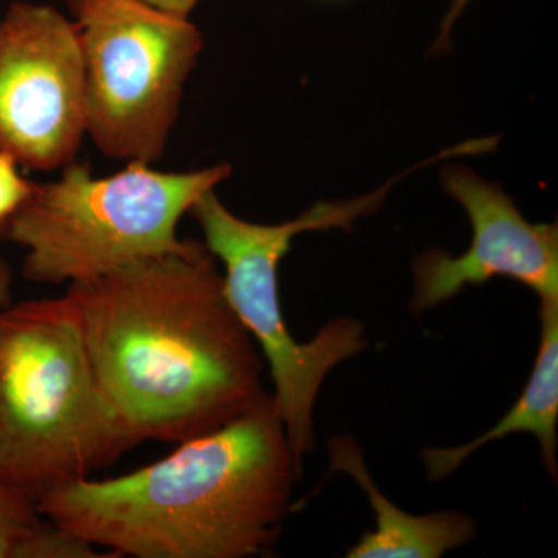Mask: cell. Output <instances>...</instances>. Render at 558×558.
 <instances>
[{"instance_id":"obj_13","label":"cell","mask_w":558,"mask_h":558,"mask_svg":"<svg viewBox=\"0 0 558 558\" xmlns=\"http://www.w3.org/2000/svg\"><path fill=\"white\" fill-rule=\"evenodd\" d=\"M470 0H453L449 13H447L446 20L440 25L439 38L436 40V50H442V47L449 43L451 28H453L454 22L459 20L464 10L468 9Z\"/></svg>"},{"instance_id":"obj_12","label":"cell","mask_w":558,"mask_h":558,"mask_svg":"<svg viewBox=\"0 0 558 558\" xmlns=\"http://www.w3.org/2000/svg\"><path fill=\"white\" fill-rule=\"evenodd\" d=\"M13 154L0 149V234L31 197L35 182L25 179Z\"/></svg>"},{"instance_id":"obj_9","label":"cell","mask_w":558,"mask_h":558,"mask_svg":"<svg viewBox=\"0 0 558 558\" xmlns=\"http://www.w3.org/2000/svg\"><path fill=\"white\" fill-rule=\"evenodd\" d=\"M329 473L343 472L362 488L376 529L365 532L348 558H440L476 537L475 521L453 510L411 515L389 501L374 483L359 444L349 436L328 440Z\"/></svg>"},{"instance_id":"obj_15","label":"cell","mask_w":558,"mask_h":558,"mask_svg":"<svg viewBox=\"0 0 558 558\" xmlns=\"http://www.w3.org/2000/svg\"><path fill=\"white\" fill-rule=\"evenodd\" d=\"M11 281H13V274H11L10 264L0 255V307H7L10 304Z\"/></svg>"},{"instance_id":"obj_8","label":"cell","mask_w":558,"mask_h":558,"mask_svg":"<svg viewBox=\"0 0 558 558\" xmlns=\"http://www.w3.org/2000/svg\"><path fill=\"white\" fill-rule=\"evenodd\" d=\"M442 185L468 213L472 244L458 256L444 250L418 256L411 301L414 315L497 277L521 282L539 301L558 300L557 223L529 222L505 191L469 168H444Z\"/></svg>"},{"instance_id":"obj_6","label":"cell","mask_w":558,"mask_h":558,"mask_svg":"<svg viewBox=\"0 0 558 558\" xmlns=\"http://www.w3.org/2000/svg\"><path fill=\"white\" fill-rule=\"evenodd\" d=\"M83 49L86 134L110 159L154 163L204 50L190 17L143 0H65Z\"/></svg>"},{"instance_id":"obj_2","label":"cell","mask_w":558,"mask_h":558,"mask_svg":"<svg viewBox=\"0 0 558 558\" xmlns=\"http://www.w3.org/2000/svg\"><path fill=\"white\" fill-rule=\"evenodd\" d=\"M119 478L76 480L36 509L53 526L116 556L247 558L269 553L303 473L266 395L218 429L179 442Z\"/></svg>"},{"instance_id":"obj_14","label":"cell","mask_w":558,"mask_h":558,"mask_svg":"<svg viewBox=\"0 0 558 558\" xmlns=\"http://www.w3.org/2000/svg\"><path fill=\"white\" fill-rule=\"evenodd\" d=\"M156 9L168 11V13L179 14V16L190 17L191 11L197 5L199 0H143Z\"/></svg>"},{"instance_id":"obj_10","label":"cell","mask_w":558,"mask_h":558,"mask_svg":"<svg viewBox=\"0 0 558 558\" xmlns=\"http://www.w3.org/2000/svg\"><path fill=\"white\" fill-rule=\"evenodd\" d=\"M539 344L531 379L515 405L498 424L464 446L422 450L427 476L433 483L449 478L465 459L495 440L529 433L538 440L543 468L557 480L558 424V300L539 301Z\"/></svg>"},{"instance_id":"obj_4","label":"cell","mask_w":558,"mask_h":558,"mask_svg":"<svg viewBox=\"0 0 558 558\" xmlns=\"http://www.w3.org/2000/svg\"><path fill=\"white\" fill-rule=\"evenodd\" d=\"M230 165L170 172L128 161L110 175L84 165L33 185L31 197L2 231L25 248L22 277L43 284L86 281L137 260L182 252L179 222L197 201L229 179Z\"/></svg>"},{"instance_id":"obj_1","label":"cell","mask_w":558,"mask_h":558,"mask_svg":"<svg viewBox=\"0 0 558 558\" xmlns=\"http://www.w3.org/2000/svg\"><path fill=\"white\" fill-rule=\"evenodd\" d=\"M65 296L102 391L140 442L196 438L266 396L256 341L201 242L72 282Z\"/></svg>"},{"instance_id":"obj_7","label":"cell","mask_w":558,"mask_h":558,"mask_svg":"<svg viewBox=\"0 0 558 558\" xmlns=\"http://www.w3.org/2000/svg\"><path fill=\"white\" fill-rule=\"evenodd\" d=\"M86 135L83 49L72 20L44 3H11L0 17V149L21 167L75 161Z\"/></svg>"},{"instance_id":"obj_3","label":"cell","mask_w":558,"mask_h":558,"mask_svg":"<svg viewBox=\"0 0 558 558\" xmlns=\"http://www.w3.org/2000/svg\"><path fill=\"white\" fill-rule=\"evenodd\" d=\"M140 440L102 391L68 296L0 311V480L38 501Z\"/></svg>"},{"instance_id":"obj_5","label":"cell","mask_w":558,"mask_h":558,"mask_svg":"<svg viewBox=\"0 0 558 558\" xmlns=\"http://www.w3.org/2000/svg\"><path fill=\"white\" fill-rule=\"evenodd\" d=\"M392 183L355 199L317 202L299 218L277 226L238 218L215 190L190 211L204 231L205 247L223 264V290L231 307L269 363L271 396L301 468L314 447V407L323 381L340 363L365 351L368 341L365 326L349 317L332 319L304 343L293 339L279 300V264L299 234L349 230L355 220L377 211Z\"/></svg>"},{"instance_id":"obj_11","label":"cell","mask_w":558,"mask_h":558,"mask_svg":"<svg viewBox=\"0 0 558 558\" xmlns=\"http://www.w3.org/2000/svg\"><path fill=\"white\" fill-rule=\"evenodd\" d=\"M47 524L31 498L0 480V558H35Z\"/></svg>"}]
</instances>
